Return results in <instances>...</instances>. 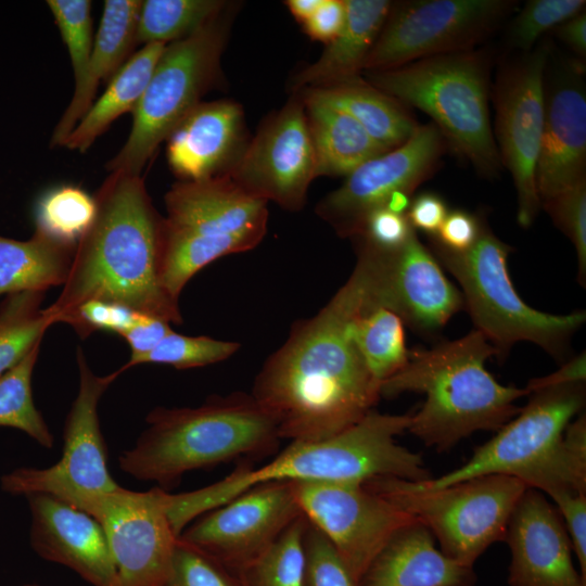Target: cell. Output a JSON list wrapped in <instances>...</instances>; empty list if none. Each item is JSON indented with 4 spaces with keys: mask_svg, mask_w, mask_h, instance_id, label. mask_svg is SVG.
Wrapping results in <instances>:
<instances>
[{
    "mask_svg": "<svg viewBox=\"0 0 586 586\" xmlns=\"http://www.w3.org/2000/svg\"><path fill=\"white\" fill-rule=\"evenodd\" d=\"M370 304L369 277L357 259L348 280L314 317L298 322L255 379L252 396L280 438L320 441L359 422L380 398L354 340Z\"/></svg>",
    "mask_w": 586,
    "mask_h": 586,
    "instance_id": "6da1fadb",
    "label": "cell"
},
{
    "mask_svg": "<svg viewBox=\"0 0 586 586\" xmlns=\"http://www.w3.org/2000/svg\"><path fill=\"white\" fill-rule=\"evenodd\" d=\"M93 196L94 220L75 246L61 293L43 311L65 322L82 304L102 301L181 323L179 302L161 282L164 217L142 176L111 171Z\"/></svg>",
    "mask_w": 586,
    "mask_h": 586,
    "instance_id": "7a4b0ae2",
    "label": "cell"
},
{
    "mask_svg": "<svg viewBox=\"0 0 586 586\" xmlns=\"http://www.w3.org/2000/svg\"><path fill=\"white\" fill-rule=\"evenodd\" d=\"M411 415L371 410L359 422L331 437L293 441L272 460L253 469L242 463L225 479L187 493L167 495V514L177 535L194 519L251 487L268 482L364 484L380 477L418 482L430 477L421 456L397 444Z\"/></svg>",
    "mask_w": 586,
    "mask_h": 586,
    "instance_id": "3957f363",
    "label": "cell"
},
{
    "mask_svg": "<svg viewBox=\"0 0 586 586\" xmlns=\"http://www.w3.org/2000/svg\"><path fill=\"white\" fill-rule=\"evenodd\" d=\"M498 353L477 330L430 349L409 351L407 365L380 386V397L418 392L425 400L411 415L408 432L445 451L470 434L497 431L521 408L525 387L502 385L485 368Z\"/></svg>",
    "mask_w": 586,
    "mask_h": 586,
    "instance_id": "277c9868",
    "label": "cell"
},
{
    "mask_svg": "<svg viewBox=\"0 0 586 586\" xmlns=\"http://www.w3.org/2000/svg\"><path fill=\"white\" fill-rule=\"evenodd\" d=\"M135 445L118 457L136 480L175 487L184 473L272 454L281 440L271 416L250 394L213 396L198 407H156Z\"/></svg>",
    "mask_w": 586,
    "mask_h": 586,
    "instance_id": "5b68a950",
    "label": "cell"
},
{
    "mask_svg": "<svg viewBox=\"0 0 586 586\" xmlns=\"http://www.w3.org/2000/svg\"><path fill=\"white\" fill-rule=\"evenodd\" d=\"M365 74L377 89L428 114L446 142L479 174L492 178L499 173L485 52L472 49L438 54Z\"/></svg>",
    "mask_w": 586,
    "mask_h": 586,
    "instance_id": "8992f818",
    "label": "cell"
},
{
    "mask_svg": "<svg viewBox=\"0 0 586 586\" xmlns=\"http://www.w3.org/2000/svg\"><path fill=\"white\" fill-rule=\"evenodd\" d=\"M436 259L456 278L463 303L477 330L504 358L520 341L532 342L560 360L586 320L585 311L547 314L530 307L519 296L508 272L512 247L483 222L474 245L451 252L433 242Z\"/></svg>",
    "mask_w": 586,
    "mask_h": 586,
    "instance_id": "52a82bcc",
    "label": "cell"
},
{
    "mask_svg": "<svg viewBox=\"0 0 586 586\" xmlns=\"http://www.w3.org/2000/svg\"><path fill=\"white\" fill-rule=\"evenodd\" d=\"M424 524L449 558L472 566L494 543L504 540L510 515L526 489L504 474L482 475L440 488L380 476L364 483Z\"/></svg>",
    "mask_w": 586,
    "mask_h": 586,
    "instance_id": "ba28073f",
    "label": "cell"
},
{
    "mask_svg": "<svg viewBox=\"0 0 586 586\" xmlns=\"http://www.w3.org/2000/svg\"><path fill=\"white\" fill-rule=\"evenodd\" d=\"M224 10L194 34L166 44L132 112L130 133L107 163L111 171L141 175L176 125L214 84L228 33Z\"/></svg>",
    "mask_w": 586,
    "mask_h": 586,
    "instance_id": "9c48e42d",
    "label": "cell"
},
{
    "mask_svg": "<svg viewBox=\"0 0 586 586\" xmlns=\"http://www.w3.org/2000/svg\"><path fill=\"white\" fill-rule=\"evenodd\" d=\"M585 399V382L533 392L518 415L476 448L466 463L441 476L415 483L424 488H440L482 475L504 474L533 487Z\"/></svg>",
    "mask_w": 586,
    "mask_h": 586,
    "instance_id": "30bf717a",
    "label": "cell"
},
{
    "mask_svg": "<svg viewBox=\"0 0 586 586\" xmlns=\"http://www.w3.org/2000/svg\"><path fill=\"white\" fill-rule=\"evenodd\" d=\"M76 355L79 386L64 422L61 458L48 468H18L4 474L1 477L4 492L24 496L50 494L78 507L88 498L119 487L109 471L98 406L104 392L122 372L116 370L98 375L80 347Z\"/></svg>",
    "mask_w": 586,
    "mask_h": 586,
    "instance_id": "8fae6325",
    "label": "cell"
},
{
    "mask_svg": "<svg viewBox=\"0 0 586 586\" xmlns=\"http://www.w3.org/2000/svg\"><path fill=\"white\" fill-rule=\"evenodd\" d=\"M517 7L510 0H412L392 3L365 71L474 49Z\"/></svg>",
    "mask_w": 586,
    "mask_h": 586,
    "instance_id": "7c38bea8",
    "label": "cell"
},
{
    "mask_svg": "<svg viewBox=\"0 0 586 586\" xmlns=\"http://www.w3.org/2000/svg\"><path fill=\"white\" fill-rule=\"evenodd\" d=\"M551 48L547 41L502 63L493 86L495 142L501 165L509 170L518 198L517 220L528 228L540 199L536 165L544 119V74Z\"/></svg>",
    "mask_w": 586,
    "mask_h": 586,
    "instance_id": "4fadbf2b",
    "label": "cell"
},
{
    "mask_svg": "<svg viewBox=\"0 0 586 586\" xmlns=\"http://www.w3.org/2000/svg\"><path fill=\"white\" fill-rule=\"evenodd\" d=\"M103 527L116 570L115 586H163L178 539L167 514V492L117 489L77 507Z\"/></svg>",
    "mask_w": 586,
    "mask_h": 586,
    "instance_id": "5bb4252c",
    "label": "cell"
},
{
    "mask_svg": "<svg viewBox=\"0 0 586 586\" xmlns=\"http://www.w3.org/2000/svg\"><path fill=\"white\" fill-rule=\"evenodd\" d=\"M290 482L302 513L329 539L357 582L388 539L416 520L364 484Z\"/></svg>",
    "mask_w": 586,
    "mask_h": 586,
    "instance_id": "9a60e30c",
    "label": "cell"
},
{
    "mask_svg": "<svg viewBox=\"0 0 586 586\" xmlns=\"http://www.w3.org/2000/svg\"><path fill=\"white\" fill-rule=\"evenodd\" d=\"M373 307H384L415 331L433 334L461 308L463 297L416 232L398 250L385 252L359 240Z\"/></svg>",
    "mask_w": 586,
    "mask_h": 586,
    "instance_id": "2e32d148",
    "label": "cell"
},
{
    "mask_svg": "<svg viewBox=\"0 0 586 586\" xmlns=\"http://www.w3.org/2000/svg\"><path fill=\"white\" fill-rule=\"evenodd\" d=\"M302 514L290 481L262 483L200 515L178 538L237 574Z\"/></svg>",
    "mask_w": 586,
    "mask_h": 586,
    "instance_id": "e0dca14e",
    "label": "cell"
},
{
    "mask_svg": "<svg viewBox=\"0 0 586 586\" xmlns=\"http://www.w3.org/2000/svg\"><path fill=\"white\" fill-rule=\"evenodd\" d=\"M447 142L438 128L419 125L402 145L361 164L317 205V214L342 237L357 238L370 212L396 191L409 194L437 168Z\"/></svg>",
    "mask_w": 586,
    "mask_h": 586,
    "instance_id": "ac0fdd59",
    "label": "cell"
},
{
    "mask_svg": "<svg viewBox=\"0 0 586 586\" xmlns=\"http://www.w3.org/2000/svg\"><path fill=\"white\" fill-rule=\"evenodd\" d=\"M226 175L247 192L285 209L304 206L317 173L302 98H292L267 119Z\"/></svg>",
    "mask_w": 586,
    "mask_h": 586,
    "instance_id": "d6986e66",
    "label": "cell"
},
{
    "mask_svg": "<svg viewBox=\"0 0 586 586\" xmlns=\"http://www.w3.org/2000/svg\"><path fill=\"white\" fill-rule=\"evenodd\" d=\"M585 65L550 51L544 74V119L536 165L540 203L586 179Z\"/></svg>",
    "mask_w": 586,
    "mask_h": 586,
    "instance_id": "ffe728a7",
    "label": "cell"
},
{
    "mask_svg": "<svg viewBox=\"0 0 586 586\" xmlns=\"http://www.w3.org/2000/svg\"><path fill=\"white\" fill-rule=\"evenodd\" d=\"M510 586H586L563 521L545 495L526 487L507 524Z\"/></svg>",
    "mask_w": 586,
    "mask_h": 586,
    "instance_id": "44dd1931",
    "label": "cell"
},
{
    "mask_svg": "<svg viewBox=\"0 0 586 586\" xmlns=\"http://www.w3.org/2000/svg\"><path fill=\"white\" fill-rule=\"evenodd\" d=\"M26 498L30 545L38 556L71 569L92 586H115L109 542L92 515L50 494L34 493Z\"/></svg>",
    "mask_w": 586,
    "mask_h": 586,
    "instance_id": "7402d4cb",
    "label": "cell"
},
{
    "mask_svg": "<svg viewBox=\"0 0 586 586\" xmlns=\"http://www.w3.org/2000/svg\"><path fill=\"white\" fill-rule=\"evenodd\" d=\"M165 141L168 165L179 181L226 175L246 145L242 107L230 100L200 102Z\"/></svg>",
    "mask_w": 586,
    "mask_h": 586,
    "instance_id": "603a6c76",
    "label": "cell"
},
{
    "mask_svg": "<svg viewBox=\"0 0 586 586\" xmlns=\"http://www.w3.org/2000/svg\"><path fill=\"white\" fill-rule=\"evenodd\" d=\"M165 224L203 235L263 237L267 230V201L247 192L229 176L178 181L165 194Z\"/></svg>",
    "mask_w": 586,
    "mask_h": 586,
    "instance_id": "cb8c5ba5",
    "label": "cell"
},
{
    "mask_svg": "<svg viewBox=\"0 0 586 586\" xmlns=\"http://www.w3.org/2000/svg\"><path fill=\"white\" fill-rule=\"evenodd\" d=\"M419 522L400 527L369 564L358 586H474L476 575L435 547Z\"/></svg>",
    "mask_w": 586,
    "mask_h": 586,
    "instance_id": "d4e9b609",
    "label": "cell"
},
{
    "mask_svg": "<svg viewBox=\"0 0 586 586\" xmlns=\"http://www.w3.org/2000/svg\"><path fill=\"white\" fill-rule=\"evenodd\" d=\"M141 3L140 0H105L85 79L74 89L73 97L52 132L51 146H63L94 102L100 84L109 82L132 55L131 50L137 44Z\"/></svg>",
    "mask_w": 586,
    "mask_h": 586,
    "instance_id": "484cf974",
    "label": "cell"
},
{
    "mask_svg": "<svg viewBox=\"0 0 586 586\" xmlns=\"http://www.w3.org/2000/svg\"><path fill=\"white\" fill-rule=\"evenodd\" d=\"M392 3L387 0H345L346 17L342 30L316 62L295 76L294 90L322 88L359 78Z\"/></svg>",
    "mask_w": 586,
    "mask_h": 586,
    "instance_id": "4316f807",
    "label": "cell"
},
{
    "mask_svg": "<svg viewBox=\"0 0 586 586\" xmlns=\"http://www.w3.org/2000/svg\"><path fill=\"white\" fill-rule=\"evenodd\" d=\"M302 100L318 176H347L385 152L347 113L305 91Z\"/></svg>",
    "mask_w": 586,
    "mask_h": 586,
    "instance_id": "83f0119b",
    "label": "cell"
},
{
    "mask_svg": "<svg viewBox=\"0 0 586 586\" xmlns=\"http://www.w3.org/2000/svg\"><path fill=\"white\" fill-rule=\"evenodd\" d=\"M165 47L149 43L133 53L110 79L105 91L92 103L63 146L84 153L119 116L133 112Z\"/></svg>",
    "mask_w": 586,
    "mask_h": 586,
    "instance_id": "f1b7e54d",
    "label": "cell"
},
{
    "mask_svg": "<svg viewBox=\"0 0 586 586\" xmlns=\"http://www.w3.org/2000/svg\"><path fill=\"white\" fill-rule=\"evenodd\" d=\"M305 90L347 113L386 151L405 143L419 126L405 105L361 77Z\"/></svg>",
    "mask_w": 586,
    "mask_h": 586,
    "instance_id": "f546056e",
    "label": "cell"
},
{
    "mask_svg": "<svg viewBox=\"0 0 586 586\" xmlns=\"http://www.w3.org/2000/svg\"><path fill=\"white\" fill-rule=\"evenodd\" d=\"M74 251L38 231L25 241L0 235V295L63 285Z\"/></svg>",
    "mask_w": 586,
    "mask_h": 586,
    "instance_id": "4dcf8cb0",
    "label": "cell"
},
{
    "mask_svg": "<svg viewBox=\"0 0 586 586\" xmlns=\"http://www.w3.org/2000/svg\"><path fill=\"white\" fill-rule=\"evenodd\" d=\"M263 237L203 235L168 227L164 219L161 282L167 294L179 302L188 281L212 262L255 247Z\"/></svg>",
    "mask_w": 586,
    "mask_h": 586,
    "instance_id": "1f68e13d",
    "label": "cell"
},
{
    "mask_svg": "<svg viewBox=\"0 0 586 586\" xmlns=\"http://www.w3.org/2000/svg\"><path fill=\"white\" fill-rule=\"evenodd\" d=\"M354 340L370 374L380 386L408 362L404 322L387 308L366 309L354 324Z\"/></svg>",
    "mask_w": 586,
    "mask_h": 586,
    "instance_id": "d6a6232c",
    "label": "cell"
},
{
    "mask_svg": "<svg viewBox=\"0 0 586 586\" xmlns=\"http://www.w3.org/2000/svg\"><path fill=\"white\" fill-rule=\"evenodd\" d=\"M220 0H145L142 1L137 44H169L186 38L217 16L225 8Z\"/></svg>",
    "mask_w": 586,
    "mask_h": 586,
    "instance_id": "836d02e7",
    "label": "cell"
},
{
    "mask_svg": "<svg viewBox=\"0 0 586 586\" xmlns=\"http://www.w3.org/2000/svg\"><path fill=\"white\" fill-rule=\"evenodd\" d=\"M44 292L9 294L0 304V375L17 364L54 324L43 311Z\"/></svg>",
    "mask_w": 586,
    "mask_h": 586,
    "instance_id": "e575fe53",
    "label": "cell"
},
{
    "mask_svg": "<svg viewBox=\"0 0 586 586\" xmlns=\"http://www.w3.org/2000/svg\"><path fill=\"white\" fill-rule=\"evenodd\" d=\"M41 341L12 368L0 375V426L23 431L44 448L53 447V435L41 412L36 408L31 375Z\"/></svg>",
    "mask_w": 586,
    "mask_h": 586,
    "instance_id": "d590c367",
    "label": "cell"
},
{
    "mask_svg": "<svg viewBox=\"0 0 586 586\" xmlns=\"http://www.w3.org/2000/svg\"><path fill=\"white\" fill-rule=\"evenodd\" d=\"M95 199L82 188L63 184L46 191L35 209L36 230L51 240L76 246L92 225Z\"/></svg>",
    "mask_w": 586,
    "mask_h": 586,
    "instance_id": "8d00e7d4",
    "label": "cell"
},
{
    "mask_svg": "<svg viewBox=\"0 0 586 586\" xmlns=\"http://www.w3.org/2000/svg\"><path fill=\"white\" fill-rule=\"evenodd\" d=\"M307 523L304 514L298 517L264 553L240 570L241 585L302 586Z\"/></svg>",
    "mask_w": 586,
    "mask_h": 586,
    "instance_id": "74e56055",
    "label": "cell"
},
{
    "mask_svg": "<svg viewBox=\"0 0 586 586\" xmlns=\"http://www.w3.org/2000/svg\"><path fill=\"white\" fill-rule=\"evenodd\" d=\"M585 5V0L527 1L508 27L509 48L519 53L532 51L547 31L584 11Z\"/></svg>",
    "mask_w": 586,
    "mask_h": 586,
    "instance_id": "f35d334b",
    "label": "cell"
},
{
    "mask_svg": "<svg viewBox=\"0 0 586 586\" xmlns=\"http://www.w3.org/2000/svg\"><path fill=\"white\" fill-rule=\"evenodd\" d=\"M240 347L237 342L215 340L205 335L190 336L171 331L137 365L161 364L177 369L203 367L222 361Z\"/></svg>",
    "mask_w": 586,
    "mask_h": 586,
    "instance_id": "ab89813d",
    "label": "cell"
},
{
    "mask_svg": "<svg viewBox=\"0 0 586 586\" xmlns=\"http://www.w3.org/2000/svg\"><path fill=\"white\" fill-rule=\"evenodd\" d=\"M62 40L69 54L74 89L85 79L94 38L92 37L91 2L89 0H48Z\"/></svg>",
    "mask_w": 586,
    "mask_h": 586,
    "instance_id": "60d3db41",
    "label": "cell"
},
{
    "mask_svg": "<svg viewBox=\"0 0 586 586\" xmlns=\"http://www.w3.org/2000/svg\"><path fill=\"white\" fill-rule=\"evenodd\" d=\"M163 586H242L235 573L200 549L177 539Z\"/></svg>",
    "mask_w": 586,
    "mask_h": 586,
    "instance_id": "b9f144b4",
    "label": "cell"
},
{
    "mask_svg": "<svg viewBox=\"0 0 586 586\" xmlns=\"http://www.w3.org/2000/svg\"><path fill=\"white\" fill-rule=\"evenodd\" d=\"M304 551L302 586H358L329 539L309 522L304 534Z\"/></svg>",
    "mask_w": 586,
    "mask_h": 586,
    "instance_id": "7bdbcfd3",
    "label": "cell"
},
{
    "mask_svg": "<svg viewBox=\"0 0 586 586\" xmlns=\"http://www.w3.org/2000/svg\"><path fill=\"white\" fill-rule=\"evenodd\" d=\"M543 207L555 225L574 244L578 262V280L586 278V179L572 188L543 201Z\"/></svg>",
    "mask_w": 586,
    "mask_h": 586,
    "instance_id": "ee69618b",
    "label": "cell"
},
{
    "mask_svg": "<svg viewBox=\"0 0 586 586\" xmlns=\"http://www.w3.org/2000/svg\"><path fill=\"white\" fill-rule=\"evenodd\" d=\"M139 314L119 304L91 301L78 307L65 323L82 339L95 331H111L120 335L136 321Z\"/></svg>",
    "mask_w": 586,
    "mask_h": 586,
    "instance_id": "f6af8a7d",
    "label": "cell"
},
{
    "mask_svg": "<svg viewBox=\"0 0 586 586\" xmlns=\"http://www.w3.org/2000/svg\"><path fill=\"white\" fill-rule=\"evenodd\" d=\"M415 232L406 215L382 206L368 214L357 239L378 250L393 252L400 249Z\"/></svg>",
    "mask_w": 586,
    "mask_h": 586,
    "instance_id": "bcb514c9",
    "label": "cell"
},
{
    "mask_svg": "<svg viewBox=\"0 0 586 586\" xmlns=\"http://www.w3.org/2000/svg\"><path fill=\"white\" fill-rule=\"evenodd\" d=\"M550 498L565 526L579 573L586 579V492L559 493Z\"/></svg>",
    "mask_w": 586,
    "mask_h": 586,
    "instance_id": "7dc6e473",
    "label": "cell"
},
{
    "mask_svg": "<svg viewBox=\"0 0 586 586\" xmlns=\"http://www.w3.org/2000/svg\"><path fill=\"white\" fill-rule=\"evenodd\" d=\"M477 215L463 209L448 211L437 233L430 241L451 252H466L476 242L482 226Z\"/></svg>",
    "mask_w": 586,
    "mask_h": 586,
    "instance_id": "c3c4849f",
    "label": "cell"
},
{
    "mask_svg": "<svg viewBox=\"0 0 586 586\" xmlns=\"http://www.w3.org/2000/svg\"><path fill=\"white\" fill-rule=\"evenodd\" d=\"M171 331L170 323L157 317L139 314L136 321L120 336L129 344L131 355L119 371L137 366L138 360L151 352Z\"/></svg>",
    "mask_w": 586,
    "mask_h": 586,
    "instance_id": "681fc988",
    "label": "cell"
},
{
    "mask_svg": "<svg viewBox=\"0 0 586 586\" xmlns=\"http://www.w3.org/2000/svg\"><path fill=\"white\" fill-rule=\"evenodd\" d=\"M448 208L444 199L434 192H423L411 200L406 217L412 229L429 237L437 233Z\"/></svg>",
    "mask_w": 586,
    "mask_h": 586,
    "instance_id": "f907efd6",
    "label": "cell"
},
{
    "mask_svg": "<svg viewBox=\"0 0 586 586\" xmlns=\"http://www.w3.org/2000/svg\"><path fill=\"white\" fill-rule=\"evenodd\" d=\"M346 17L345 0H323L303 26L314 40L328 44L342 30Z\"/></svg>",
    "mask_w": 586,
    "mask_h": 586,
    "instance_id": "816d5d0a",
    "label": "cell"
},
{
    "mask_svg": "<svg viewBox=\"0 0 586 586\" xmlns=\"http://www.w3.org/2000/svg\"><path fill=\"white\" fill-rule=\"evenodd\" d=\"M586 378V354L583 352L572 358L570 361L562 365V367L548 375L531 379L525 388L528 395L533 392L565 385L571 383L585 382Z\"/></svg>",
    "mask_w": 586,
    "mask_h": 586,
    "instance_id": "f5cc1de1",
    "label": "cell"
},
{
    "mask_svg": "<svg viewBox=\"0 0 586 586\" xmlns=\"http://www.w3.org/2000/svg\"><path fill=\"white\" fill-rule=\"evenodd\" d=\"M555 35L582 61L586 58V13L579 12L553 30Z\"/></svg>",
    "mask_w": 586,
    "mask_h": 586,
    "instance_id": "db71d44e",
    "label": "cell"
},
{
    "mask_svg": "<svg viewBox=\"0 0 586 586\" xmlns=\"http://www.w3.org/2000/svg\"><path fill=\"white\" fill-rule=\"evenodd\" d=\"M323 0H289L286 5L291 14L304 24L318 10Z\"/></svg>",
    "mask_w": 586,
    "mask_h": 586,
    "instance_id": "11a10c76",
    "label": "cell"
},
{
    "mask_svg": "<svg viewBox=\"0 0 586 586\" xmlns=\"http://www.w3.org/2000/svg\"><path fill=\"white\" fill-rule=\"evenodd\" d=\"M23 586H39V585L28 584V585H23Z\"/></svg>",
    "mask_w": 586,
    "mask_h": 586,
    "instance_id": "9f6ffc18",
    "label": "cell"
}]
</instances>
